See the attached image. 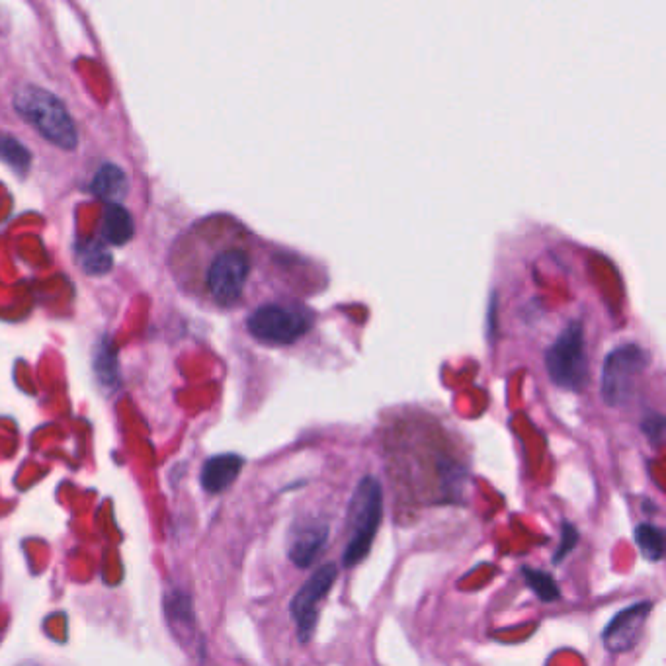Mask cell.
Here are the masks:
<instances>
[{"label":"cell","instance_id":"16","mask_svg":"<svg viewBox=\"0 0 666 666\" xmlns=\"http://www.w3.org/2000/svg\"><path fill=\"white\" fill-rule=\"evenodd\" d=\"M94 368L104 385H116V381H118L116 350H114V344H110L108 340H102V344L98 346Z\"/></svg>","mask_w":666,"mask_h":666},{"label":"cell","instance_id":"7","mask_svg":"<svg viewBox=\"0 0 666 666\" xmlns=\"http://www.w3.org/2000/svg\"><path fill=\"white\" fill-rule=\"evenodd\" d=\"M336 577H338V567L334 563H327L319 567L293 596L290 602V614L297 625L299 643L311 641V635L319 618V604L331 592Z\"/></svg>","mask_w":666,"mask_h":666},{"label":"cell","instance_id":"13","mask_svg":"<svg viewBox=\"0 0 666 666\" xmlns=\"http://www.w3.org/2000/svg\"><path fill=\"white\" fill-rule=\"evenodd\" d=\"M633 538H635V543L637 547L641 549L643 557L647 561H653V563H659L665 555V532L661 528H657L655 524H639L633 532Z\"/></svg>","mask_w":666,"mask_h":666},{"label":"cell","instance_id":"3","mask_svg":"<svg viewBox=\"0 0 666 666\" xmlns=\"http://www.w3.org/2000/svg\"><path fill=\"white\" fill-rule=\"evenodd\" d=\"M16 112L34 125L47 141L61 149H75L79 135L65 104L40 86H24L14 96Z\"/></svg>","mask_w":666,"mask_h":666},{"label":"cell","instance_id":"6","mask_svg":"<svg viewBox=\"0 0 666 666\" xmlns=\"http://www.w3.org/2000/svg\"><path fill=\"white\" fill-rule=\"evenodd\" d=\"M649 364L647 352L639 344H622L614 348L602 366L600 395L608 407H622L633 395L637 377Z\"/></svg>","mask_w":666,"mask_h":666},{"label":"cell","instance_id":"19","mask_svg":"<svg viewBox=\"0 0 666 666\" xmlns=\"http://www.w3.org/2000/svg\"><path fill=\"white\" fill-rule=\"evenodd\" d=\"M641 428H643L645 436L649 438V442H651V444H655V446H659V444L663 442V432H665V417H663V415H659V413H651V415H647V418L643 420Z\"/></svg>","mask_w":666,"mask_h":666},{"label":"cell","instance_id":"12","mask_svg":"<svg viewBox=\"0 0 666 666\" xmlns=\"http://www.w3.org/2000/svg\"><path fill=\"white\" fill-rule=\"evenodd\" d=\"M92 192L102 200H106L108 204L122 200L127 192L124 170L116 165H104L92 180Z\"/></svg>","mask_w":666,"mask_h":666},{"label":"cell","instance_id":"10","mask_svg":"<svg viewBox=\"0 0 666 666\" xmlns=\"http://www.w3.org/2000/svg\"><path fill=\"white\" fill-rule=\"evenodd\" d=\"M243 465L245 459L237 454H221L209 458L202 467V487L211 495L227 491L243 471Z\"/></svg>","mask_w":666,"mask_h":666},{"label":"cell","instance_id":"17","mask_svg":"<svg viewBox=\"0 0 666 666\" xmlns=\"http://www.w3.org/2000/svg\"><path fill=\"white\" fill-rule=\"evenodd\" d=\"M0 159L22 172H26L30 167V153L18 141L6 135H0Z\"/></svg>","mask_w":666,"mask_h":666},{"label":"cell","instance_id":"1","mask_svg":"<svg viewBox=\"0 0 666 666\" xmlns=\"http://www.w3.org/2000/svg\"><path fill=\"white\" fill-rule=\"evenodd\" d=\"M221 233L223 245L209 256L204 286L215 305L231 307L243 297L252 272L250 235L227 217H223Z\"/></svg>","mask_w":666,"mask_h":666},{"label":"cell","instance_id":"11","mask_svg":"<svg viewBox=\"0 0 666 666\" xmlns=\"http://www.w3.org/2000/svg\"><path fill=\"white\" fill-rule=\"evenodd\" d=\"M102 235L110 245L122 247L133 237V219L127 209L118 206L116 202H110L104 209L102 219Z\"/></svg>","mask_w":666,"mask_h":666},{"label":"cell","instance_id":"9","mask_svg":"<svg viewBox=\"0 0 666 666\" xmlns=\"http://www.w3.org/2000/svg\"><path fill=\"white\" fill-rule=\"evenodd\" d=\"M329 540V526L325 522H305L293 528L288 545V557L297 569H307L319 557Z\"/></svg>","mask_w":666,"mask_h":666},{"label":"cell","instance_id":"8","mask_svg":"<svg viewBox=\"0 0 666 666\" xmlns=\"http://www.w3.org/2000/svg\"><path fill=\"white\" fill-rule=\"evenodd\" d=\"M653 602H639L620 610L602 631V643L610 653H627L635 649L643 637Z\"/></svg>","mask_w":666,"mask_h":666},{"label":"cell","instance_id":"15","mask_svg":"<svg viewBox=\"0 0 666 666\" xmlns=\"http://www.w3.org/2000/svg\"><path fill=\"white\" fill-rule=\"evenodd\" d=\"M522 577L528 583V586L534 590V594L545 602H557L561 598V590L559 584L555 583V579L551 575H547L545 571H538L532 567H522Z\"/></svg>","mask_w":666,"mask_h":666},{"label":"cell","instance_id":"4","mask_svg":"<svg viewBox=\"0 0 666 666\" xmlns=\"http://www.w3.org/2000/svg\"><path fill=\"white\" fill-rule=\"evenodd\" d=\"M545 368L551 383L565 391H581L588 379L581 323H569L545 352Z\"/></svg>","mask_w":666,"mask_h":666},{"label":"cell","instance_id":"5","mask_svg":"<svg viewBox=\"0 0 666 666\" xmlns=\"http://www.w3.org/2000/svg\"><path fill=\"white\" fill-rule=\"evenodd\" d=\"M313 327V315L301 305L268 303L252 311L247 321L249 333L264 344H293Z\"/></svg>","mask_w":666,"mask_h":666},{"label":"cell","instance_id":"2","mask_svg":"<svg viewBox=\"0 0 666 666\" xmlns=\"http://www.w3.org/2000/svg\"><path fill=\"white\" fill-rule=\"evenodd\" d=\"M383 520V489L375 477H364L348 504V543L342 553V565L352 569L372 551L375 536Z\"/></svg>","mask_w":666,"mask_h":666},{"label":"cell","instance_id":"18","mask_svg":"<svg viewBox=\"0 0 666 666\" xmlns=\"http://www.w3.org/2000/svg\"><path fill=\"white\" fill-rule=\"evenodd\" d=\"M577 543H579V530H577V526L571 524V522H563V526H561V543H559V547H557V551L553 555V565L563 563V559L577 547Z\"/></svg>","mask_w":666,"mask_h":666},{"label":"cell","instance_id":"14","mask_svg":"<svg viewBox=\"0 0 666 666\" xmlns=\"http://www.w3.org/2000/svg\"><path fill=\"white\" fill-rule=\"evenodd\" d=\"M77 250H79V262H81L84 272L100 276L112 268V256L102 243L83 241V243H79Z\"/></svg>","mask_w":666,"mask_h":666}]
</instances>
